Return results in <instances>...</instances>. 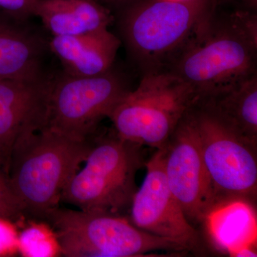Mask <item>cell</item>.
Returning a JSON list of instances; mask_svg holds the SVG:
<instances>
[{
  "label": "cell",
  "mask_w": 257,
  "mask_h": 257,
  "mask_svg": "<svg viewBox=\"0 0 257 257\" xmlns=\"http://www.w3.org/2000/svg\"><path fill=\"white\" fill-rule=\"evenodd\" d=\"M256 67V12H225L214 3L167 72L189 84L200 99L254 75Z\"/></svg>",
  "instance_id": "cell-1"
},
{
  "label": "cell",
  "mask_w": 257,
  "mask_h": 257,
  "mask_svg": "<svg viewBox=\"0 0 257 257\" xmlns=\"http://www.w3.org/2000/svg\"><path fill=\"white\" fill-rule=\"evenodd\" d=\"M214 3L133 0L113 12L117 36L142 75L167 72Z\"/></svg>",
  "instance_id": "cell-2"
},
{
  "label": "cell",
  "mask_w": 257,
  "mask_h": 257,
  "mask_svg": "<svg viewBox=\"0 0 257 257\" xmlns=\"http://www.w3.org/2000/svg\"><path fill=\"white\" fill-rule=\"evenodd\" d=\"M94 135L78 140L43 127L17 140L9 176L25 214L45 219L58 207L64 187L87 158Z\"/></svg>",
  "instance_id": "cell-3"
},
{
  "label": "cell",
  "mask_w": 257,
  "mask_h": 257,
  "mask_svg": "<svg viewBox=\"0 0 257 257\" xmlns=\"http://www.w3.org/2000/svg\"><path fill=\"white\" fill-rule=\"evenodd\" d=\"M141 146L96 132L82 170L68 181L60 202L83 211L119 214L131 204L135 176L143 164Z\"/></svg>",
  "instance_id": "cell-4"
},
{
  "label": "cell",
  "mask_w": 257,
  "mask_h": 257,
  "mask_svg": "<svg viewBox=\"0 0 257 257\" xmlns=\"http://www.w3.org/2000/svg\"><path fill=\"white\" fill-rule=\"evenodd\" d=\"M197 99L190 85L175 74H148L116 104L108 118L121 140L160 150Z\"/></svg>",
  "instance_id": "cell-5"
},
{
  "label": "cell",
  "mask_w": 257,
  "mask_h": 257,
  "mask_svg": "<svg viewBox=\"0 0 257 257\" xmlns=\"http://www.w3.org/2000/svg\"><path fill=\"white\" fill-rule=\"evenodd\" d=\"M45 219L53 226L64 256H143L155 251L185 250L179 243L139 229L119 214L57 207Z\"/></svg>",
  "instance_id": "cell-6"
},
{
  "label": "cell",
  "mask_w": 257,
  "mask_h": 257,
  "mask_svg": "<svg viewBox=\"0 0 257 257\" xmlns=\"http://www.w3.org/2000/svg\"><path fill=\"white\" fill-rule=\"evenodd\" d=\"M189 114L217 206L232 200L253 204L257 192V145L230 130L197 101Z\"/></svg>",
  "instance_id": "cell-7"
},
{
  "label": "cell",
  "mask_w": 257,
  "mask_h": 257,
  "mask_svg": "<svg viewBox=\"0 0 257 257\" xmlns=\"http://www.w3.org/2000/svg\"><path fill=\"white\" fill-rule=\"evenodd\" d=\"M124 74L114 67L94 77L55 74L44 127L78 140L95 135L99 122L108 118L130 91Z\"/></svg>",
  "instance_id": "cell-8"
},
{
  "label": "cell",
  "mask_w": 257,
  "mask_h": 257,
  "mask_svg": "<svg viewBox=\"0 0 257 257\" xmlns=\"http://www.w3.org/2000/svg\"><path fill=\"white\" fill-rule=\"evenodd\" d=\"M164 149L166 178L172 194L191 224H204L217 202L189 110Z\"/></svg>",
  "instance_id": "cell-9"
},
{
  "label": "cell",
  "mask_w": 257,
  "mask_h": 257,
  "mask_svg": "<svg viewBox=\"0 0 257 257\" xmlns=\"http://www.w3.org/2000/svg\"><path fill=\"white\" fill-rule=\"evenodd\" d=\"M147 174L132 199L130 221L136 227L182 245L197 247L199 235L167 183L165 149L157 150L146 163Z\"/></svg>",
  "instance_id": "cell-10"
},
{
  "label": "cell",
  "mask_w": 257,
  "mask_h": 257,
  "mask_svg": "<svg viewBox=\"0 0 257 257\" xmlns=\"http://www.w3.org/2000/svg\"><path fill=\"white\" fill-rule=\"evenodd\" d=\"M54 76L37 81L0 80V157L8 173L17 140L45 126Z\"/></svg>",
  "instance_id": "cell-11"
},
{
  "label": "cell",
  "mask_w": 257,
  "mask_h": 257,
  "mask_svg": "<svg viewBox=\"0 0 257 257\" xmlns=\"http://www.w3.org/2000/svg\"><path fill=\"white\" fill-rule=\"evenodd\" d=\"M50 38L30 20L0 12V80L37 81L52 75L45 64Z\"/></svg>",
  "instance_id": "cell-12"
},
{
  "label": "cell",
  "mask_w": 257,
  "mask_h": 257,
  "mask_svg": "<svg viewBox=\"0 0 257 257\" xmlns=\"http://www.w3.org/2000/svg\"><path fill=\"white\" fill-rule=\"evenodd\" d=\"M50 50L62 67L73 77H94L114 66L121 42L109 29L72 36L50 37Z\"/></svg>",
  "instance_id": "cell-13"
},
{
  "label": "cell",
  "mask_w": 257,
  "mask_h": 257,
  "mask_svg": "<svg viewBox=\"0 0 257 257\" xmlns=\"http://www.w3.org/2000/svg\"><path fill=\"white\" fill-rule=\"evenodd\" d=\"M33 15L51 37L109 29L114 22L111 10L96 0H37Z\"/></svg>",
  "instance_id": "cell-14"
},
{
  "label": "cell",
  "mask_w": 257,
  "mask_h": 257,
  "mask_svg": "<svg viewBox=\"0 0 257 257\" xmlns=\"http://www.w3.org/2000/svg\"><path fill=\"white\" fill-rule=\"evenodd\" d=\"M197 102L230 130L257 145V74Z\"/></svg>",
  "instance_id": "cell-15"
},
{
  "label": "cell",
  "mask_w": 257,
  "mask_h": 257,
  "mask_svg": "<svg viewBox=\"0 0 257 257\" xmlns=\"http://www.w3.org/2000/svg\"><path fill=\"white\" fill-rule=\"evenodd\" d=\"M204 224L216 248L236 256L245 248H256V215L251 203L232 200L217 206Z\"/></svg>",
  "instance_id": "cell-16"
},
{
  "label": "cell",
  "mask_w": 257,
  "mask_h": 257,
  "mask_svg": "<svg viewBox=\"0 0 257 257\" xmlns=\"http://www.w3.org/2000/svg\"><path fill=\"white\" fill-rule=\"evenodd\" d=\"M18 248L29 257L55 256L61 253L55 233L43 224L30 225L18 237Z\"/></svg>",
  "instance_id": "cell-17"
},
{
  "label": "cell",
  "mask_w": 257,
  "mask_h": 257,
  "mask_svg": "<svg viewBox=\"0 0 257 257\" xmlns=\"http://www.w3.org/2000/svg\"><path fill=\"white\" fill-rule=\"evenodd\" d=\"M25 214L24 208L10 183L9 173L0 157V219L18 221Z\"/></svg>",
  "instance_id": "cell-18"
},
{
  "label": "cell",
  "mask_w": 257,
  "mask_h": 257,
  "mask_svg": "<svg viewBox=\"0 0 257 257\" xmlns=\"http://www.w3.org/2000/svg\"><path fill=\"white\" fill-rule=\"evenodd\" d=\"M37 0H0V12L21 20L34 17Z\"/></svg>",
  "instance_id": "cell-19"
},
{
  "label": "cell",
  "mask_w": 257,
  "mask_h": 257,
  "mask_svg": "<svg viewBox=\"0 0 257 257\" xmlns=\"http://www.w3.org/2000/svg\"><path fill=\"white\" fill-rule=\"evenodd\" d=\"M10 223L0 219V254L18 248V237Z\"/></svg>",
  "instance_id": "cell-20"
},
{
  "label": "cell",
  "mask_w": 257,
  "mask_h": 257,
  "mask_svg": "<svg viewBox=\"0 0 257 257\" xmlns=\"http://www.w3.org/2000/svg\"><path fill=\"white\" fill-rule=\"evenodd\" d=\"M98 3H100L103 6L110 10L111 13L121 8L123 5L127 4L133 0H96Z\"/></svg>",
  "instance_id": "cell-21"
}]
</instances>
